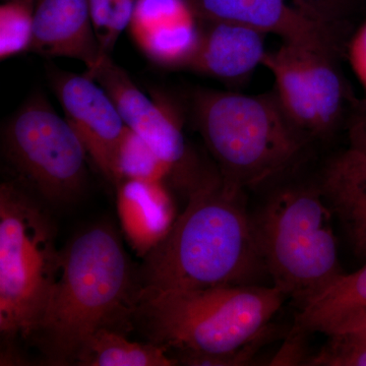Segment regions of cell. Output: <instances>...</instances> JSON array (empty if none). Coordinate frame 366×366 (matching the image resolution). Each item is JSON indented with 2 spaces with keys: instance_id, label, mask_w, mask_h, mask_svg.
Masks as SVG:
<instances>
[{
  "instance_id": "d6986e66",
  "label": "cell",
  "mask_w": 366,
  "mask_h": 366,
  "mask_svg": "<svg viewBox=\"0 0 366 366\" xmlns=\"http://www.w3.org/2000/svg\"><path fill=\"white\" fill-rule=\"evenodd\" d=\"M144 54L158 66L189 67L196 54L202 31L194 16L132 34Z\"/></svg>"
},
{
  "instance_id": "cb8c5ba5",
  "label": "cell",
  "mask_w": 366,
  "mask_h": 366,
  "mask_svg": "<svg viewBox=\"0 0 366 366\" xmlns=\"http://www.w3.org/2000/svg\"><path fill=\"white\" fill-rule=\"evenodd\" d=\"M194 14L187 0H137L129 28L132 34L143 32Z\"/></svg>"
},
{
  "instance_id": "8992f818",
  "label": "cell",
  "mask_w": 366,
  "mask_h": 366,
  "mask_svg": "<svg viewBox=\"0 0 366 366\" xmlns=\"http://www.w3.org/2000/svg\"><path fill=\"white\" fill-rule=\"evenodd\" d=\"M64 252L47 209L20 182L0 187V332L31 339L61 276Z\"/></svg>"
},
{
  "instance_id": "484cf974",
  "label": "cell",
  "mask_w": 366,
  "mask_h": 366,
  "mask_svg": "<svg viewBox=\"0 0 366 366\" xmlns=\"http://www.w3.org/2000/svg\"><path fill=\"white\" fill-rule=\"evenodd\" d=\"M307 334L290 331L286 343L277 353L272 365H308L312 355H307Z\"/></svg>"
},
{
  "instance_id": "9c48e42d",
  "label": "cell",
  "mask_w": 366,
  "mask_h": 366,
  "mask_svg": "<svg viewBox=\"0 0 366 366\" xmlns=\"http://www.w3.org/2000/svg\"><path fill=\"white\" fill-rule=\"evenodd\" d=\"M48 79L64 118L85 146L99 170L113 182V163L125 131L122 115L107 92L90 74L49 66Z\"/></svg>"
},
{
  "instance_id": "44dd1931",
  "label": "cell",
  "mask_w": 366,
  "mask_h": 366,
  "mask_svg": "<svg viewBox=\"0 0 366 366\" xmlns=\"http://www.w3.org/2000/svg\"><path fill=\"white\" fill-rule=\"evenodd\" d=\"M37 0H6L0 7V59L30 51Z\"/></svg>"
},
{
  "instance_id": "3957f363",
  "label": "cell",
  "mask_w": 366,
  "mask_h": 366,
  "mask_svg": "<svg viewBox=\"0 0 366 366\" xmlns=\"http://www.w3.org/2000/svg\"><path fill=\"white\" fill-rule=\"evenodd\" d=\"M64 268L32 338L52 365H74L84 341L101 327L131 322L139 283L117 231L92 226L62 249ZM120 331V330H118Z\"/></svg>"
},
{
  "instance_id": "e0dca14e",
  "label": "cell",
  "mask_w": 366,
  "mask_h": 366,
  "mask_svg": "<svg viewBox=\"0 0 366 366\" xmlns=\"http://www.w3.org/2000/svg\"><path fill=\"white\" fill-rule=\"evenodd\" d=\"M79 366H174L177 360L166 347L137 343L122 332L101 327L79 347L74 360Z\"/></svg>"
},
{
  "instance_id": "ba28073f",
  "label": "cell",
  "mask_w": 366,
  "mask_h": 366,
  "mask_svg": "<svg viewBox=\"0 0 366 366\" xmlns=\"http://www.w3.org/2000/svg\"><path fill=\"white\" fill-rule=\"evenodd\" d=\"M86 72L107 92L125 125L143 137L172 168L173 187L187 196L204 177L194 166L177 118L147 97L109 55H104L97 66Z\"/></svg>"
},
{
  "instance_id": "ffe728a7",
  "label": "cell",
  "mask_w": 366,
  "mask_h": 366,
  "mask_svg": "<svg viewBox=\"0 0 366 366\" xmlns=\"http://www.w3.org/2000/svg\"><path fill=\"white\" fill-rule=\"evenodd\" d=\"M127 179L162 182L173 185V170L150 144L129 127H125L113 163L115 185Z\"/></svg>"
},
{
  "instance_id": "5b68a950",
  "label": "cell",
  "mask_w": 366,
  "mask_h": 366,
  "mask_svg": "<svg viewBox=\"0 0 366 366\" xmlns=\"http://www.w3.org/2000/svg\"><path fill=\"white\" fill-rule=\"evenodd\" d=\"M320 187L274 192L252 216L272 285L302 308L343 274L332 217Z\"/></svg>"
},
{
  "instance_id": "277c9868",
  "label": "cell",
  "mask_w": 366,
  "mask_h": 366,
  "mask_svg": "<svg viewBox=\"0 0 366 366\" xmlns=\"http://www.w3.org/2000/svg\"><path fill=\"white\" fill-rule=\"evenodd\" d=\"M192 108L221 177L243 189L287 170L310 141L274 93L249 96L201 89L194 93Z\"/></svg>"
},
{
  "instance_id": "2e32d148",
  "label": "cell",
  "mask_w": 366,
  "mask_h": 366,
  "mask_svg": "<svg viewBox=\"0 0 366 366\" xmlns=\"http://www.w3.org/2000/svg\"><path fill=\"white\" fill-rule=\"evenodd\" d=\"M262 66L273 74L274 95L289 119L310 139L322 137L314 99L301 69L295 46L284 43L279 49L267 52Z\"/></svg>"
},
{
  "instance_id": "7402d4cb",
  "label": "cell",
  "mask_w": 366,
  "mask_h": 366,
  "mask_svg": "<svg viewBox=\"0 0 366 366\" xmlns=\"http://www.w3.org/2000/svg\"><path fill=\"white\" fill-rule=\"evenodd\" d=\"M101 51L112 55L118 38L131 25L137 0H89Z\"/></svg>"
},
{
  "instance_id": "30bf717a",
  "label": "cell",
  "mask_w": 366,
  "mask_h": 366,
  "mask_svg": "<svg viewBox=\"0 0 366 366\" xmlns=\"http://www.w3.org/2000/svg\"><path fill=\"white\" fill-rule=\"evenodd\" d=\"M197 16L208 21H230L274 34L283 43L337 55L339 31L300 13L289 0H190Z\"/></svg>"
},
{
  "instance_id": "6da1fadb",
  "label": "cell",
  "mask_w": 366,
  "mask_h": 366,
  "mask_svg": "<svg viewBox=\"0 0 366 366\" xmlns=\"http://www.w3.org/2000/svg\"><path fill=\"white\" fill-rule=\"evenodd\" d=\"M242 187L204 177L169 232L146 257L137 274L144 290H196L262 285L269 276L255 242Z\"/></svg>"
},
{
  "instance_id": "9a60e30c",
  "label": "cell",
  "mask_w": 366,
  "mask_h": 366,
  "mask_svg": "<svg viewBox=\"0 0 366 366\" xmlns=\"http://www.w3.org/2000/svg\"><path fill=\"white\" fill-rule=\"evenodd\" d=\"M366 326V264L343 274L300 308L291 331L327 337Z\"/></svg>"
},
{
  "instance_id": "d4e9b609",
  "label": "cell",
  "mask_w": 366,
  "mask_h": 366,
  "mask_svg": "<svg viewBox=\"0 0 366 366\" xmlns=\"http://www.w3.org/2000/svg\"><path fill=\"white\" fill-rule=\"evenodd\" d=\"M295 9L317 23L339 31L354 0H289Z\"/></svg>"
},
{
  "instance_id": "7a4b0ae2",
  "label": "cell",
  "mask_w": 366,
  "mask_h": 366,
  "mask_svg": "<svg viewBox=\"0 0 366 366\" xmlns=\"http://www.w3.org/2000/svg\"><path fill=\"white\" fill-rule=\"evenodd\" d=\"M286 298L273 285L139 289L132 320L149 342L166 347L177 365H249L274 338L267 327Z\"/></svg>"
},
{
  "instance_id": "ac0fdd59",
  "label": "cell",
  "mask_w": 366,
  "mask_h": 366,
  "mask_svg": "<svg viewBox=\"0 0 366 366\" xmlns=\"http://www.w3.org/2000/svg\"><path fill=\"white\" fill-rule=\"evenodd\" d=\"M295 47L301 69L314 99L322 137L333 131L343 112L345 90L335 64L336 55L314 48Z\"/></svg>"
},
{
  "instance_id": "83f0119b",
  "label": "cell",
  "mask_w": 366,
  "mask_h": 366,
  "mask_svg": "<svg viewBox=\"0 0 366 366\" xmlns=\"http://www.w3.org/2000/svg\"><path fill=\"white\" fill-rule=\"evenodd\" d=\"M351 148L366 155V109L354 120L349 131Z\"/></svg>"
},
{
  "instance_id": "5bb4252c",
  "label": "cell",
  "mask_w": 366,
  "mask_h": 366,
  "mask_svg": "<svg viewBox=\"0 0 366 366\" xmlns=\"http://www.w3.org/2000/svg\"><path fill=\"white\" fill-rule=\"evenodd\" d=\"M320 190L356 254L366 259V155L351 148L332 159Z\"/></svg>"
},
{
  "instance_id": "f1b7e54d",
  "label": "cell",
  "mask_w": 366,
  "mask_h": 366,
  "mask_svg": "<svg viewBox=\"0 0 366 366\" xmlns=\"http://www.w3.org/2000/svg\"><path fill=\"white\" fill-rule=\"evenodd\" d=\"M4 1H6V0H4Z\"/></svg>"
},
{
  "instance_id": "7c38bea8",
  "label": "cell",
  "mask_w": 366,
  "mask_h": 366,
  "mask_svg": "<svg viewBox=\"0 0 366 366\" xmlns=\"http://www.w3.org/2000/svg\"><path fill=\"white\" fill-rule=\"evenodd\" d=\"M117 187L122 231L132 249L144 259L162 242L177 218L168 184L127 179Z\"/></svg>"
},
{
  "instance_id": "4fadbf2b",
  "label": "cell",
  "mask_w": 366,
  "mask_h": 366,
  "mask_svg": "<svg viewBox=\"0 0 366 366\" xmlns=\"http://www.w3.org/2000/svg\"><path fill=\"white\" fill-rule=\"evenodd\" d=\"M189 69L223 79L247 78L262 64L264 34L230 21H209Z\"/></svg>"
},
{
  "instance_id": "4316f807",
  "label": "cell",
  "mask_w": 366,
  "mask_h": 366,
  "mask_svg": "<svg viewBox=\"0 0 366 366\" xmlns=\"http://www.w3.org/2000/svg\"><path fill=\"white\" fill-rule=\"evenodd\" d=\"M348 52L353 71L366 90V23L354 36Z\"/></svg>"
},
{
  "instance_id": "52a82bcc",
  "label": "cell",
  "mask_w": 366,
  "mask_h": 366,
  "mask_svg": "<svg viewBox=\"0 0 366 366\" xmlns=\"http://www.w3.org/2000/svg\"><path fill=\"white\" fill-rule=\"evenodd\" d=\"M2 146L21 184L45 203L67 206L85 192V146L42 94H33L9 118Z\"/></svg>"
},
{
  "instance_id": "8fae6325",
  "label": "cell",
  "mask_w": 366,
  "mask_h": 366,
  "mask_svg": "<svg viewBox=\"0 0 366 366\" xmlns=\"http://www.w3.org/2000/svg\"><path fill=\"white\" fill-rule=\"evenodd\" d=\"M30 51L79 60L94 69L102 57L89 0H37Z\"/></svg>"
},
{
  "instance_id": "603a6c76",
  "label": "cell",
  "mask_w": 366,
  "mask_h": 366,
  "mask_svg": "<svg viewBox=\"0 0 366 366\" xmlns=\"http://www.w3.org/2000/svg\"><path fill=\"white\" fill-rule=\"evenodd\" d=\"M308 365L366 366V326L329 336Z\"/></svg>"
}]
</instances>
